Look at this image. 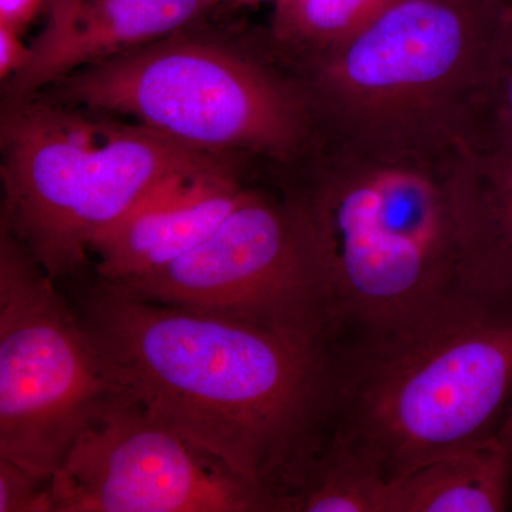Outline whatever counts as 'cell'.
<instances>
[{
    "label": "cell",
    "mask_w": 512,
    "mask_h": 512,
    "mask_svg": "<svg viewBox=\"0 0 512 512\" xmlns=\"http://www.w3.org/2000/svg\"><path fill=\"white\" fill-rule=\"evenodd\" d=\"M111 284V282H110ZM123 286L168 305L325 342L328 306L318 245L292 194L247 190L202 244Z\"/></svg>",
    "instance_id": "obj_7"
},
{
    "label": "cell",
    "mask_w": 512,
    "mask_h": 512,
    "mask_svg": "<svg viewBox=\"0 0 512 512\" xmlns=\"http://www.w3.org/2000/svg\"><path fill=\"white\" fill-rule=\"evenodd\" d=\"M43 6L46 0H0V25L22 32Z\"/></svg>",
    "instance_id": "obj_18"
},
{
    "label": "cell",
    "mask_w": 512,
    "mask_h": 512,
    "mask_svg": "<svg viewBox=\"0 0 512 512\" xmlns=\"http://www.w3.org/2000/svg\"><path fill=\"white\" fill-rule=\"evenodd\" d=\"M481 184L450 190L458 278L483 291L512 295V140Z\"/></svg>",
    "instance_id": "obj_13"
},
{
    "label": "cell",
    "mask_w": 512,
    "mask_h": 512,
    "mask_svg": "<svg viewBox=\"0 0 512 512\" xmlns=\"http://www.w3.org/2000/svg\"><path fill=\"white\" fill-rule=\"evenodd\" d=\"M50 491L53 512H271L252 485L128 392L79 434Z\"/></svg>",
    "instance_id": "obj_8"
},
{
    "label": "cell",
    "mask_w": 512,
    "mask_h": 512,
    "mask_svg": "<svg viewBox=\"0 0 512 512\" xmlns=\"http://www.w3.org/2000/svg\"><path fill=\"white\" fill-rule=\"evenodd\" d=\"M29 57L6 80L3 107L36 99L57 80L200 23L215 0H53Z\"/></svg>",
    "instance_id": "obj_9"
},
{
    "label": "cell",
    "mask_w": 512,
    "mask_h": 512,
    "mask_svg": "<svg viewBox=\"0 0 512 512\" xmlns=\"http://www.w3.org/2000/svg\"><path fill=\"white\" fill-rule=\"evenodd\" d=\"M504 430H505V433H507L508 439H510L511 444H512V417H511L510 421H508V424H507V426H505ZM511 511H512V507H511Z\"/></svg>",
    "instance_id": "obj_20"
},
{
    "label": "cell",
    "mask_w": 512,
    "mask_h": 512,
    "mask_svg": "<svg viewBox=\"0 0 512 512\" xmlns=\"http://www.w3.org/2000/svg\"><path fill=\"white\" fill-rule=\"evenodd\" d=\"M49 2H53V0H46V5H47V3H49ZM45 8H46V6H45Z\"/></svg>",
    "instance_id": "obj_23"
},
{
    "label": "cell",
    "mask_w": 512,
    "mask_h": 512,
    "mask_svg": "<svg viewBox=\"0 0 512 512\" xmlns=\"http://www.w3.org/2000/svg\"><path fill=\"white\" fill-rule=\"evenodd\" d=\"M497 37L501 49V109L507 138L512 140V3L501 9L497 20Z\"/></svg>",
    "instance_id": "obj_16"
},
{
    "label": "cell",
    "mask_w": 512,
    "mask_h": 512,
    "mask_svg": "<svg viewBox=\"0 0 512 512\" xmlns=\"http://www.w3.org/2000/svg\"><path fill=\"white\" fill-rule=\"evenodd\" d=\"M318 245L328 332L412 308L458 281L450 192L412 171L291 192Z\"/></svg>",
    "instance_id": "obj_5"
},
{
    "label": "cell",
    "mask_w": 512,
    "mask_h": 512,
    "mask_svg": "<svg viewBox=\"0 0 512 512\" xmlns=\"http://www.w3.org/2000/svg\"><path fill=\"white\" fill-rule=\"evenodd\" d=\"M325 450L384 483L503 433L512 417V295L460 279L325 339Z\"/></svg>",
    "instance_id": "obj_2"
},
{
    "label": "cell",
    "mask_w": 512,
    "mask_h": 512,
    "mask_svg": "<svg viewBox=\"0 0 512 512\" xmlns=\"http://www.w3.org/2000/svg\"><path fill=\"white\" fill-rule=\"evenodd\" d=\"M490 2L498 3V5H510L512 0H490Z\"/></svg>",
    "instance_id": "obj_21"
},
{
    "label": "cell",
    "mask_w": 512,
    "mask_h": 512,
    "mask_svg": "<svg viewBox=\"0 0 512 512\" xmlns=\"http://www.w3.org/2000/svg\"><path fill=\"white\" fill-rule=\"evenodd\" d=\"M511 507L512 444L503 430L393 480L384 512H504Z\"/></svg>",
    "instance_id": "obj_12"
},
{
    "label": "cell",
    "mask_w": 512,
    "mask_h": 512,
    "mask_svg": "<svg viewBox=\"0 0 512 512\" xmlns=\"http://www.w3.org/2000/svg\"><path fill=\"white\" fill-rule=\"evenodd\" d=\"M282 2H289V0H279V2H276V3H282Z\"/></svg>",
    "instance_id": "obj_22"
},
{
    "label": "cell",
    "mask_w": 512,
    "mask_h": 512,
    "mask_svg": "<svg viewBox=\"0 0 512 512\" xmlns=\"http://www.w3.org/2000/svg\"><path fill=\"white\" fill-rule=\"evenodd\" d=\"M490 0H394L346 40L338 76L369 93L399 92L446 76Z\"/></svg>",
    "instance_id": "obj_10"
},
{
    "label": "cell",
    "mask_w": 512,
    "mask_h": 512,
    "mask_svg": "<svg viewBox=\"0 0 512 512\" xmlns=\"http://www.w3.org/2000/svg\"><path fill=\"white\" fill-rule=\"evenodd\" d=\"M77 282L74 308L121 386L285 512L328 434L325 342Z\"/></svg>",
    "instance_id": "obj_1"
},
{
    "label": "cell",
    "mask_w": 512,
    "mask_h": 512,
    "mask_svg": "<svg viewBox=\"0 0 512 512\" xmlns=\"http://www.w3.org/2000/svg\"><path fill=\"white\" fill-rule=\"evenodd\" d=\"M126 393L57 282L0 227V457L50 480Z\"/></svg>",
    "instance_id": "obj_6"
},
{
    "label": "cell",
    "mask_w": 512,
    "mask_h": 512,
    "mask_svg": "<svg viewBox=\"0 0 512 512\" xmlns=\"http://www.w3.org/2000/svg\"><path fill=\"white\" fill-rule=\"evenodd\" d=\"M261 2H265V0H215V8L237 9L242 8V6L255 5V3ZM274 2H279V0H274Z\"/></svg>",
    "instance_id": "obj_19"
},
{
    "label": "cell",
    "mask_w": 512,
    "mask_h": 512,
    "mask_svg": "<svg viewBox=\"0 0 512 512\" xmlns=\"http://www.w3.org/2000/svg\"><path fill=\"white\" fill-rule=\"evenodd\" d=\"M394 0H289L276 3L281 37L311 43H345Z\"/></svg>",
    "instance_id": "obj_14"
},
{
    "label": "cell",
    "mask_w": 512,
    "mask_h": 512,
    "mask_svg": "<svg viewBox=\"0 0 512 512\" xmlns=\"http://www.w3.org/2000/svg\"><path fill=\"white\" fill-rule=\"evenodd\" d=\"M0 512H53L50 480L0 457Z\"/></svg>",
    "instance_id": "obj_15"
},
{
    "label": "cell",
    "mask_w": 512,
    "mask_h": 512,
    "mask_svg": "<svg viewBox=\"0 0 512 512\" xmlns=\"http://www.w3.org/2000/svg\"><path fill=\"white\" fill-rule=\"evenodd\" d=\"M2 221L55 282L83 278L93 242L183 175L232 156L43 99L3 107Z\"/></svg>",
    "instance_id": "obj_3"
},
{
    "label": "cell",
    "mask_w": 512,
    "mask_h": 512,
    "mask_svg": "<svg viewBox=\"0 0 512 512\" xmlns=\"http://www.w3.org/2000/svg\"><path fill=\"white\" fill-rule=\"evenodd\" d=\"M20 32L0 25V77L3 82L18 73L29 57V46L23 45Z\"/></svg>",
    "instance_id": "obj_17"
},
{
    "label": "cell",
    "mask_w": 512,
    "mask_h": 512,
    "mask_svg": "<svg viewBox=\"0 0 512 512\" xmlns=\"http://www.w3.org/2000/svg\"><path fill=\"white\" fill-rule=\"evenodd\" d=\"M232 163L177 178L101 234L90 249L96 278L123 284L211 237L248 190Z\"/></svg>",
    "instance_id": "obj_11"
},
{
    "label": "cell",
    "mask_w": 512,
    "mask_h": 512,
    "mask_svg": "<svg viewBox=\"0 0 512 512\" xmlns=\"http://www.w3.org/2000/svg\"><path fill=\"white\" fill-rule=\"evenodd\" d=\"M36 99L130 117L174 143L221 156L285 157L305 131L295 94L200 23L77 70Z\"/></svg>",
    "instance_id": "obj_4"
}]
</instances>
